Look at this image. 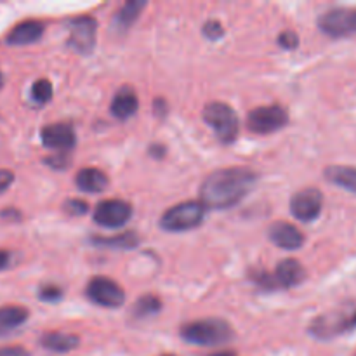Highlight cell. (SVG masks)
Masks as SVG:
<instances>
[{"instance_id":"obj_1","label":"cell","mask_w":356,"mask_h":356,"mask_svg":"<svg viewBox=\"0 0 356 356\" xmlns=\"http://www.w3.org/2000/svg\"><path fill=\"white\" fill-rule=\"evenodd\" d=\"M257 176L245 167H228L209 174L200 188L205 209H228L238 204L256 184Z\"/></svg>"},{"instance_id":"obj_2","label":"cell","mask_w":356,"mask_h":356,"mask_svg":"<svg viewBox=\"0 0 356 356\" xmlns=\"http://www.w3.org/2000/svg\"><path fill=\"white\" fill-rule=\"evenodd\" d=\"M184 341L198 346H218L233 339L235 332L228 322L221 318H202L186 323L181 329Z\"/></svg>"},{"instance_id":"obj_3","label":"cell","mask_w":356,"mask_h":356,"mask_svg":"<svg viewBox=\"0 0 356 356\" xmlns=\"http://www.w3.org/2000/svg\"><path fill=\"white\" fill-rule=\"evenodd\" d=\"M204 120L222 145H232L238 138V118L226 103H209L204 108Z\"/></svg>"},{"instance_id":"obj_4","label":"cell","mask_w":356,"mask_h":356,"mask_svg":"<svg viewBox=\"0 0 356 356\" xmlns=\"http://www.w3.org/2000/svg\"><path fill=\"white\" fill-rule=\"evenodd\" d=\"M205 207L202 202H183L170 207L160 219V226L167 232L179 233L193 229L204 221Z\"/></svg>"},{"instance_id":"obj_5","label":"cell","mask_w":356,"mask_h":356,"mask_svg":"<svg viewBox=\"0 0 356 356\" xmlns=\"http://www.w3.org/2000/svg\"><path fill=\"white\" fill-rule=\"evenodd\" d=\"M289 115L278 104H271V106H259L254 108L249 115H247V127L256 134H270V132L280 131L287 125Z\"/></svg>"},{"instance_id":"obj_6","label":"cell","mask_w":356,"mask_h":356,"mask_svg":"<svg viewBox=\"0 0 356 356\" xmlns=\"http://www.w3.org/2000/svg\"><path fill=\"white\" fill-rule=\"evenodd\" d=\"M87 296L94 305L103 308H120L125 301L124 289L106 277L92 278L87 285Z\"/></svg>"},{"instance_id":"obj_7","label":"cell","mask_w":356,"mask_h":356,"mask_svg":"<svg viewBox=\"0 0 356 356\" xmlns=\"http://www.w3.org/2000/svg\"><path fill=\"white\" fill-rule=\"evenodd\" d=\"M96 33L97 23L94 17H75L70 23V47L79 52V54H90L94 51V47H96Z\"/></svg>"},{"instance_id":"obj_8","label":"cell","mask_w":356,"mask_h":356,"mask_svg":"<svg viewBox=\"0 0 356 356\" xmlns=\"http://www.w3.org/2000/svg\"><path fill=\"white\" fill-rule=\"evenodd\" d=\"M323 197L315 188H306L298 191L291 200V211L296 219L305 222H312L322 214Z\"/></svg>"},{"instance_id":"obj_9","label":"cell","mask_w":356,"mask_h":356,"mask_svg":"<svg viewBox=\"0 0 356 356\" xmlns=\"http://www.w3.org/2000/svg\"><path fill=\"white\" fill-rule=\"evenodd\" d=\"M323 33L330 37H346L356 33V10L353 9H332L323 14L318 21Z\"/></svg>"},{"instance_id":"obj_10","label":"cell","mask_w":356,"mask_h":356,"mask_svg":"<svg viewBox=\"0 0 356 356\" xmlns=\"http://www.w3.org/2000/svg\"><path fill=\"white\" fill-rule=\"evenodd\" d=\"M132 207L124 200H104L96 205L94 221L104 228H120L131 219Z\"/></svg>"},{"instance_id":"obj_11","label":"cell","mask_w":356,"mask_h":356,"mask_svg":"<svg viewBox=\"0 0 356 356\" xmlns=\"http://www.w3.org/2000/svg\"><path fill=\"white\" fill-rule=\"evenodd\" d=\"M356 327V312L351 315H339V313H334V315L320 316L315 320L312 327V334L320 339H330L334 336H339V334L346 332Z\"/></svg>"},{"instance_id":"obj_12","label":"cell","mask_w":356,"mask_h":356,"mask_svg":"<svg viewBox=\"0 0 356 356\" xmlns=\"http://www.w3.org/2000/svg\"><path fill=\"white\" fill-rule=\"evenodd\" d=\"M40 138H42V145H44L45 148L58 149V152L65 153L75 146L76 136L72 125L52 124L42 129Z\"/></svg>"},{"instance_id":"obj_13","label":"cell","mask_w":356,"mask_h":356,"mask_svg":"<svg viewBox=\"0 0 356 356\" xmlns=\"http://www.w3.org/2000/svg\"><path fill=\"white\" fill-rule=\"evenodd\" d=\"M270 240L275 245L282 247V249L296 250L305 243V235H302L298 226L291 225V222L278 221L270 228Z\"/></svg>"},{"instance_id":"obj_14","label":"cell","mask_w":356,"mask_h":356,"mask_svg":"<svg viewBox=\"0 0 356 356\" xmlns=\"http://www.w3.org/2000/svg\"><path fill=\"white\" fill-rule=\"evenodd\" d=\"M306 271L302 264L296 259H284L277 264L273 280L277 287H296L305 282Z\"/></svg>"},{"instance_id":"obj_15","label":"cell","mask_w":356,"mask_h":356,"mask_svg":"<svg viewBox=\"0 0 356 356\" xmlns=\"http://www.w3.org/2000/svg\"><path fill=\"white\" fill-rule=\"evenodd\" d=\"M42 35H44V24L40 21H23L10 30L6 40L10 45H26L37 42Z\"/></svg>"},{"instance_id":"obj_16","label":"cell","mask_w":356,"mask_h":356,"mask_svg":"<svg viewBox=\"0 0 356 356\" xmlns=\"http://www.w3.org/2000/svg\"><path fill=\"white\" fill-rule=\"evenodd\" d=\"M138 106L139 101L134 90L131 87H124L115 94L113 101H111V115L117 117L118 120H127L138 111Z\"/></svg>"},{"instance_id":"obj_17","label":"cell","mask_w":356,"mask_h":356,"mask_svg":"<svg viewBox=\"0 0 356 356\" xmlns=\"http://www.w3.org/2000/svg\"><path fill=\"white\" fill-rule=\"evenodd\" d=\"M75 183L79 186V190L86 191V193H101L108 188V176L99 169H92V167H87L76 172Z\"/></svg>"},{"instance_id":"obj_18","label":"cell","mask_w":356,"mask_h":356,"mask_svg":"<svg viewBox=\"0 0 356 356\" xmlns=\"http://www.w3.org/2000/svg\"><path fill=\"white\" fill-rule=\"evenodd\" d=\"M42 348L54 353H68L73 351L80 344L79 336L75 334H65V332H47L40 337Z\"/></svg>"},{"instance_id":"obj_19","label":"cell","mask_w":356,"mask_h":356,"mask_svg":"<svg viewBox=\"0 0 356 356\" xmlns=\"http://www.w3.org/2000/svg\"><path fill=\"white\" fill-rule=\"evenodd\" d=\"M28 320V312L21 306H3L0 308V337L19 329Z\"/></svg>"},{"instance_id":"obj_20","label":"cell","mask_w":356,"mask_h":356,"mask_svg":"<svg viewBox=\"0 0 356 356\" xmlns=\"http://www.w3.org/2000/svg\"><path fill=\"white\" fill-rule=\"evenodd\" d=\"M325 177L336 186L356 195V169L355 167L330 165L325 169Z\"/></svg>"},{"instance_id":"obj_21","label":"cell","mask_w":356,"mask_h":356,"mask_svg":"<svg viewBox=\"0 0 356 356\" xmlns=\"http://www.w3.org/2000/svg\"><path fill=\"white\" fill-rule=\"evenodd\" d=\"M146 7V2H138V0H131V2L124 3L117 14V23L120 28H127L134 23L139 17L141 10Z\"/></svg>"},{"instance_id":"obj_22","label":"cell","mask_w":356,"mask_h":356,"mask_svg":"<svg viewBox=\"0 0 356 356\" xmlns=\"http://www.w3.org/2000/svg\"><path fill=\"white\" fill-rule=\"evenodd\" d=\"M162 309V302L155 296H145V298L139 299L134 305V315L138 318H146V316H152L155 313H159Z\"/></svg>"},{"instance_id":"obj_23","label":"cell","mask_w":356,"mask_h":356,"mask_svg":"<svg viewBox=\"0 0 356 356\" xmlns=\"http://www.w3.org/2000/svg\"><path fill=\"white\" fill-rule=\"evenodd\" d=\"M94 243L104 247H115V249H132L139 243L138 236L134 233H124V235L111 236V238H97L94 240Z\"/></svg>"},{"instance_id":"obj_24","label":"cell","mask_w":356,"mask_h":356,"mask_svg":"<svg viewBox=\"0 0 356 356\" xmlns=\"http://www.w3.org/2000/svg\"><path fill=\"white\" fill-rule=\"evenodd\" d=\"M51 97H52L51 82L45 79L37 80V82L33 83V87H31V99L38 104H44L47 103V101H51Z\"/></svg>"},{"instance_id":"obj_25","label":"cell","mask_w":356,"mask_h":356,"mask_svg":"<svg viewBox=\"0 0 356 356\" xmlns=\"http://www.w3.org/2000/svg\"><path fill=\"white\" fill-rule=\"evenodd\" d=\"M225 30H222V24L219 21H207L204 24V35L209 40H218L222 37Z\"/></svg>"},{"instance_id":"obj_26","label":"cell","mask_w":356,"mask_h":356,"mask_svg":"<svg viewBox=\"0 0 356 356\" xmlns=\"http://www.w3.org/2000/svg\"><path fill=\"white\" fill-rule=\"evenodd\" d=\"M38 298L42 301H47V302H54L58 299H61V289L56 287V285H45L38 291Z\"/></svg>"},{"instance_id":"obj_27","label":"cell","mask_w":356,"mask_h":356,"mask_svg":"<svg viewBox=\"0 0 356 356\" xmlns=\"http://www.w3.org/2000/svg\"><path fill=\"white\" fill-rule=\"evenodd\" d=\"M278 44H280L284 49H296L299 44V38L294 31H291V30L282 31L280 37H278Z\"/></svg>"},{"instance_id":"obj_28","label":"cell","mask_w":356,"mask_h":356,"mask_svg":"<svg viewBox=\"0 0 356 356\" xmlns=\"http://www.w3.org/2000/svg\"><path fill=\"white\" fill-rule=\"evenodd\" d=\"M65 207H66V212H70V214L80 216V214H86L89 205L82 200H68L65 204Z\"/></svg>"},{"instance_id":"obj_29","label":"cell","mask_w":356,"mask_h":356,"mask_svg":"<svg viewBox=\"0 0 356 356\" xmlns=\"http://www.w3.org/2000/svg\"><path fill=\"white\" fill-rule=\"evenodd\" d=\"M68 156H66V153H56L54 156H51V159H45V163L47 165H51L52 169H65L66 165H68Z\"/></svg>"},{"instance_id":"obj_30","label":"cell","mask_w":356,"mask_h":356,"mask_svg":"<svg viewBox=\"0 0 356 356\" xmlns=\"http://www.w3.org/2000/svg\"><path fill=\"white\" fill-rule=\"evenodd\" d=\"M13 181H14V174L10 172V170L0 169V193H3V191L13 184Z\"/></svg>"},{"instance_id":"obj_31","label":"cell","mask_w":356,"mask_h":356,"mask_svg":"<svg viewBox=\"0 0 356 356\" xmlns=\"http://www.w3.org/2000/svg\"><path fill=\"white\" fill-rule=\"evenodd\" d=\"M0 356H30V353L21 346H6L0 348Z\"/></svg>"},{"instance_id":"obj_32","label":"cell","mask_w":356,"mask_h":356,"mask_svg":"<svg viewBox=\"0 0 356 356\" xmlns=\"http://www.w3.org/2000/svg\"><path fill=\"white\" fill-rule=\"evenodd\" d=\"M9 261H10V254L7 250H0V270L9 266Z\"/></svg>"},{"instance_id":"obj_33","label":"cell","mask_w":356,"mask_h":356,"mask_svg":"<svg viewBox=\"0 0 356 356\" xmlns=\"http://www.w3.org/2000/svg\"><path fill=\"white\" fill-rule=\"evenodd\" d=\"M211 356H238V355L229 353V351H221V353H214V355H211Z\"/></svg>"},{"instance_id":"obj_34","label":"cell","mask_w":356,"mask_h":356,"mask_svg":"<svg viewBox=\"0 0 356 356\" xmlns=\"http://www.w3.org/2000/svg\"><path fill=\"white\" fill-rule=\"evenodd\" d=\"M2 86H3V76L2 73H0V89H2Z\"/></svg>"},{"instance_id":"obj_35","label":"cell","mask_w":356,"mask_h":356,"mask_svg":"<svg viewBox=\"0 0 356 356\" xmlns=\"http://www.w3.org/2000/svg\"><path fill=\"white\" fill-rule=\"evenodd\" d=\"M162 356H174V355H162Z\"/></svg>"}]
</instances>
